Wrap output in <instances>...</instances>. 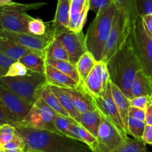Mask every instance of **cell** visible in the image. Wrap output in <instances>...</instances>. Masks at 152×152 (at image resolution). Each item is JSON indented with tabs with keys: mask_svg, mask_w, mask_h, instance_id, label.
Masks as SVG:
<instances>
[{
	"mask_svg": "<svg viewBox=\"0 0 152 152\" xmlns=\"http://www.w3.org/2000/svg\"><path fill=\"white\" fill-rule=\"evenodd\" d=\"M151 103H152V96L148 95L136 96L130 99V104L132 106L142 108L144 110H146Z\"/></svg>",
	"mask_w": 152,
	"mask_h": 152,
	"instance_id": "cell-38",
	"label": "cell"
},
{
	"mask_svg": "<svg viewBox=\"0 0 152 152\" xmlns=\"http://www.w3.org/2000/svg\"><path fill=\"white\" fill-rule=\"evenodd\" d=\"M146 143L142 140L124 138L121 145L115 152H146Z\"/></svg>",
	"mask_w": 152,
	"mask_h": 152,
	"instance_id": "cell-31",
	"label": "cell"
},
{
	"mask_svg": "<svg viewBox=\"0 0 152 152\" xmlns=\"http://www.w3.org/2000/svg\"><path fill=\"white\" fill-rule=\"evenodd\" d=\"M96 137L98 140L96 152H115L124 140L118 129L102 116Z\"/></svg>",
	"mask_w": 152,
	"mask_h": 152,
	"instance_id": "cell-11",
	"label": "cell"
},
{
	"mask_svg": "<svg viewBox=\"0 0 152 152\" xmlns=\"http://www.w3.org/2000/svg\"><path fill=\"white\" fill-rule=\"evenodd\" d=\"M102 62H97L87 78L82 83L86 91L91 96H99L103 91L102 77Z\"/></svg>",
	"mask_w": 152,
	"mask_h": 152,
	"instance_id": "cell-18",
	"label": "cell"
},
{
	"mask_svg": "<svg viewBox=\"0 0 152 152\" xmlns=\"http://www.w3.org/2000/svg\"><path fill=\"white\" fill-rule=\"evenodd\" d=\"M30 51H33V50L20 45L7 38L0 37V53L13 60H19L22 56Z\"/></svg>",
	"mask_w": 152,
	"mask_h": 152,
	"instance_id": "cell-23",
	"label": "cell"
},
{
	"mask_svg": "<svg viewBox=\"0 0 152 152\" xmlns=\"http://www.w3.org/2000/svg\"><path fill=\"white\" fill-rule=\"evenodd\" d=\"M71 99L74 108L80 114L95 109V106L82 83L77 88H64Z\"/></svg>",
	"mask_w": 152,
	"mask_h": 152,
	"instance_id": "cell-15",
	"label": "cell"
},
{
	"mask_svg": "<svg viewBox=\"0 0 152 152\" xmlns=\"http://www.w3.org/2000/svg\"><path fill=\"white\" fill-rule=\"evenodd\" d=\"M47 4L46 2H35L22 4L12 1L7 4L2 11L1 23L3 30L12 32L28 33V23L31 16L26 13L27 10L39 9Z\"/></svg>",
	"mask_w": 152,
	"mask_h": 152,
	"instance_id": "cell-5",
	"label": "cell"
},
{
	"mask_svg": "<svg viewBox=\"0 0 152 152\" xmlns=\"http://www.w3.org/2000/svg\"><path fill=\"white\" fill-rule=\"evenodd\" d=\"M145 111H146L145 123L148 125H152V103L148 105Z\"/></svg>",
	"mask_w": 152,
	"mask_h": 152,
	"instance_id": "cell-47",
	"label": "cell"
},
{
	"mask_svg": "<svg viewBox=\"0 0 152 152\" xmlns=\"http://www.w3.org/2000/svg\"><path fill=\"white\" fill-rule=\"evenodd\" d=\"M117 9L121 10L129 19L132 28L139 17L136 0H114Z\"/></svg>",
	"mask_w": 152,
	"mask_h": 152,
	"instance_id": "cell-29",
	"label": "cell"
},
{
	"mask_svg": "<svg viewBox=\"0 0 152 152\" xmlns=\"http://www.w3.org/2000/svg\"><path fill=\"white\" fill-rule=\"evenodd\" d=\"M12 0H0V5H6V4H10Z\"/></svg>",
	"mask_w": 152,
	"mask_h": 152,
	"instance_id": "cell-49",
	"label": "cell"
},
{
	"mask_svg": "<svg viewBox=\"0 0 152 152\" xmlns=\"http://www.w3.org/2000/svg\"><path fill=\"white\" fill-rule=\"evenodd\" d=\"M144 95L152 96L151 78L141 69L137 71L132 82L131 88V99Z\"/></svg>",
	"mask_w": 152,
	"mask_h": 152,
	"instance_id": "cell-20",
	"label": "cell"
},
{
	"mask_svg": "<svg viewBox=\"0 0 152 152\" xmlns=\"http://www.w3.org/2000/svg\"><path fill=\"white\" fill-rule=\"evenodd\" d=\"M129 117H133V118L137 119V120H142V121L145 122V117H146V111L145 110L142 109V108H137V107L132 106L131 105L129 108Z\"/></svg>",
	"mask_w": 152,
	"mask_h": 152,
	"instance_id": "cell-43",
	"label": "cell"
},
{
	"mask_svg": "<svg viewBox=\"0 0 152 152\" xmlns=\"http://www.w3.org/2000/svg\"><path fill=\"white\" fill-rule=\"evenodd\" d=\"M146 123L145 121L137 120L133 117H129L128 120L127 132L132 137L138 140H142L144 130Z\"/></svg>",
	"mask_w": 152,
	"mask_h": 152,
	"instance_id": "cell-32",
	"label": "cell"
},
{
	"mask_svg": "<svg viewBox=\"0 0 152 152\" xmlns=\"http://www.w3.org/2000/svg\"><path fill=\"white\" fill-rule=\"evenodd\" d=\"M45 59L68 60L69 56L66 49L60 41L56 37H52L45 50Z\"/></svg>",
	"mask_w": 152,
	"mask_h": 152,
	"instance_id": "cell-26",
	"label": "cell"
},
{
	"mask_svg": "<svg viewBox=\"0 0 152 152\" xmlns=\"http://www.w3.org/2000/svg\"><path fill=\"white\" fill-rule=\"evenodd\" d=\"M151 88H152V79H151Z\"/></svg>",
	"mask_w": 152,
	"mask_h": 152,
	"instance_id": "cell-51",
	"label": "cell"
},
{
	"mask_svg": "<svg viewBox=\"0 0 152 152\" xmlns=\"http://www.w3.org/2000/svg\"><path fill=\"white\" fill-rule=\"evenodd\" d=\"M45 74L47 83L51 86H57L62 88H77L80 85V83L74 80L71 77L48 63H46Z\"/></svg>",
	"mask_w": 152,
	"mask_h": 152,
	"instance_id": "cell-16",
	"label": "cell"
},
{
	"mask_svg": "<svg viewBox=\"0 0 152 152\" xmlns=\"http://www.w3.org/2000/svg\"><path fill=\"white\" fill-rule=\"evenodd\" d=\"M90 96L95 108L100 112L101 115L107 119L108 121L111 122L118 129L123 137H127L128 133L125 130L121 117H120V113L113 98L112 93H111V80L108 83L102 94L99 96L90 95Z\"/></svg>",
	"mask_w": 152,
	"mask_h": 152,
	"instance_id": "cell-8",
	"label": "cell"
},
{
	"mask_svg": "<svg viewBox=\"0 0 152 152\" xmlns=\"http://www.w3.org/2000/svg\"><path fill=\"white\" fill-rule=\"evenodd\" d=\"M0 37L8 39L31 50L45 53L46 48L53 37L50 32H48L44 36H36L28 33L12 32L2 30L0 33Z\"/></svg>",
	"mask_w": 152,
	"mask_h": 152,
	"instance_id": "cell-13",
	"label": "cell"
},
{
	"mask_svg": "<svg viewBox=\"0 0 152 152\" xmlns=\"http://www.w3.org/2000/svg\"><path fill=\"white\" fill-rule=\"evenodd\" d=\"M30 70L26 68L20 61L17 60L13 62L9 68L7 74L5 77H19L28 74L30 72Z\"/></svg>",
	"mask_w": 152,
	"mask_h": 152,
	"instance_id": "cell-37",
	"label": "cell"
},
{
	"mask_svg": "<svg viewBox=\"0 0 152 152\" xmlns=\"http://www.w3.org/2000/svg\"><path fill=\"white\" fill-rule=\"evenodd\" d=\"M101 120H102V115L100 112L96 108H95L94 110L80 114L79 123L85 129H87L89 132H91L92 134L94 135L95 137H97Z\"/></svg>",
	"mask_w": 152,
	"mask_h": 152,
	"instance_id": "cell-24",
	"label": "cell"
},
{
	"mask_svg": "<svg viewBox=\"0 0 152 152\" xmlns=\"http://www.w3.org/2000/svg\"><path fill=\"white\" fill-rule=\"evenodd\" d=\"M89 10V0H71L68 29L76 32L83 31Z\"/></svg>",
	"mask_w": 152,
	"mask_h": 152,
	"instance_id": "cell-14",
	"label": "cell"
},
{
	"mask_svg": "<svg viewBox=\"0 0 152 152\" xmlns=\"http://www.w3.org/2000/svg\"><path fill=\"white\" fill-rule=\"evenodd\" d=\"M102 62V86H103V90L106 87L107 84L110 80V74L108 71V66H107L106 62Z\"/></svg>",
	"mask_w": 152,
	"mask_h": 152,
	"instance_id": "cell-44",
	"label": "cell"
},
{
	"mask_svg": "<svg viewBox=\"0 0 152 152\" xmlns=\"http://www.w3.org/2000/svg\"><path fill=\"white\" fill-rule=\"evenodd\" d=\"M15 134L16 128L13 125L7 123L0 125V146L2 147L10 142Z\"/></svg>",
	"mask_w": 152,
	"mask_h": 152,
	"instance_id": "cell-36",
	"label": "cell"
},
{
	"mask_svg": "<svg viewBox=\"0 0 152 152\" xmlns=\"http://www.w3.org/2000/svg\"><path fill=\"white\" fill-rule=\"evenodd\" d=\"M71 0H58L56 13L49 32L52 36L63 30L68 29Z\"/></svg>",
	"mask_w": 152,
	"mask_h": 152,
	"instance_id": "cell-17",
	"label": "cell"
},
{
	"mask_svg": "<svg viewBox=\"0 0 152 152\" xmlns=\"http://www.w3.org/2000/svg\"><path fill=\"white\" fill-rule=\"evenodd\" d=\"M132 26L127 16L119 9L116 10L114 23L105 45L103 62H106L114 53L121 47L132 31Z\"/></svg>",
	"mask_w": 152,
	"mask_h": 152,
	"instance_id": "cell-9",
	"label": "cell"
},
{
	"mask_svg": "<svg viewBox=\"0 0 152 152\" xmlns=\"http://www.w3.org/2000/svg\"><path fill=\"white\" fill-rule=\"evenodd\" d=\"M4 123L13 125L15 127L19 124V122L6 110V108L0 102V124H4Z\"/></svg>",
	"mask_w": 152,
	"mask_h": 152,
	"instance_id": "cell-39",
	"label": "cell"
},
{
	"mask_svg": "<svg viewBox=\"0 0 152 152\" xmlns=\"http://www.w3.org/2000/svg\"><path fill=\"white\" fill-rule=\"evenodd\" d=\"M111 93H112L113 98L115 102L116 105L117 107L120 115L121 117L122 121H123V126H124L125 130L127 132L128 126V120H129V108L131 106L130 99L122 91L121 89L116 86L114 83L111 80ZM128 133V132H127Z\"/></svg>",
	"mask_w": 152,
	"mask_h": 152,
	"instance_id": "cell-19",
	"label": "cell"
},
{
	"mask_svg": "<svg viewBox=\"0 0 152 152\" xmlns=\"http://www.w3.org/2000/svg\"><path fill=\"white\" fill-rule=\"evenodd\" d=\"M15 60L0 53V78L5 77L9 68Z\"/></svg>",
	"mask_w": 152,
	"mask_h": 152,
	"instance_id": "cell-41",
	"label": "cell"
},
{
	"mask_svg": "<svg viewBox=\"0 0 152 152\" xmlns=\"http://www.w3.org/2000/svg\"><path fill=\"white\" fill-rule=\"evenodd\" d=\"M52 37H56L63 45L69 56V61L75 65L80 56L87 51L86 36L83 31L76 32L65 29L56 33Z\"/></svg>",
	"mask_w": 152,
	"mask_h": 152,
	"instance_id": "cell-10",
	"label": "cell"
},
{
	"mask_svg": "<svg viewBox=\"0 0 152 152\" xmlns=\"http://www.w3.org/2000/svg\"><path fill=\"white\" fill-rule=\"evenodd\" d=\"M96 62L97 61L95 59L93 55L88 50L80 56L75 65L80 74L82 83L84 82L85 80L87 78L88 75L93 69Z\"/></svg>",
	"mask_w": 152,
	"mask_h": 152,
	"instance_id": "cell-27",
	"label": "cell"
},
{
	"mask_svg": "<svg viewBox=\"0 0 152 152\" xmlns=\"http://www.w3.org/2000/svg\"><path fill=\"white\" fill-rule=\"evenodd\" d=\"M142 18L145 31L152 37V14L145 15Z\"/></svg>",
	"mask_w": 152,
	"mask_h": 152,
	"instance_id": "cell-46",
	"label": "cell"
},
{
	"mask_svg": "<svg viewBox=\"0 0 152 152\" xmlns=\"http://www.w3.org/2000/svg\"><path fill=\"white\" fill-rule=\"evenodd\" d=\"M16 132L25 143V152H88L92 151L86 144L63 134L19 124Z\"/></svg>",
	"mask_w": 152,
	"mask_h": 152,
	"instance_id": "cell-1",
	"label": "cell"
},
{
	"mask_svg": "<svg viewBox=\"0 0 152 152\" xmlns=\"http://www.w3.org/2000/svg\"><path fill=\"white\" fill-rule=\"evenodd\" d=\"M113 1H114L112 0H89L90 10L97 13L101 10L110 5Z\"/></svg>",
	"mask_w": 152,
	"mask_h": 152,
	"instance_id": "cell-42",
	"label": "cell"
},
{
	"mask_svg": "<svg viewBox=\"0 0 152 152\" xmlns=\"http://www.w3.org/2000/svg\"><path fill=\"white\" fill-rule=\"evenodd\" d=\"M110 80L131 99L132 84L141 65L137 57L132 31L121 47L106 62Z\"/></svg>",
	"mask_w": 152,
	"mask_h": 152,
	"instance_id": "cell-2",
	"label": "cell"
},
{
	"mask_svg": "<svg viewBox=\"0 0 152 152\" xmlns=\"http://www.w3.org/2000/svg\"><path fill=\"white\" fill-rule=\"evenodd\" d=\"M139 16L152 14V0H136Z\"/></svg>",
	"mask_w": 152,
	"mask_h": 152,
	"instance_id": "cell-40",
	"label": "cell"
},
{
	"mask_svg": "<svg viewBox=\"0 0 152 152\" xmlns=\"http://www.w3.org/2000/svg\"><path fill=\"white\" fill-rule=\"evenodd\" d=\"M56 115L57 113L52 109L40 96L33 104L31 111L19 124L34 129H45L59 133L54 124Z\"/></svg>",
	"mask_w": 152,
	"mask_h": 152,
	"instance_id": "cell-7",
	"label": "cell"
},
{
	"mask_svg": "<svg viewBox=\"0 0 152 152\" xmlns=\"http://www.w3.org/2000/svg\"><path fill=\"white\" fill-rule=\"evenodd\" d=\"M47 25L40 19L31 18L28 23V32L36 36H44L47 32Z\"/></svg>",
	"mask_w": 152,
	"mask_h": 152,
	"instance_id": "cell-35",
	"label": "cell"
},
{
	"mask_svg": "<svg viewBox=\"0 0 152 152\" xmlns=\"http://www.w3.org/2000/svg\"><path fill=\"white\" fill-rule=\"evenodd\" d=\"M0 152H3V150H2V147L0 146Z\"/></svg>",
	"mask_w": 152,
	"mask_h": 152,
	"instance_id": "cell-50",
	"label": "cell"
},
{
	"mask_svg": "<svg viewBox=\"0 0 152 152\" xmlns=\"http://www.w3.org/2000/svg\"><path fill=\"white\" fill-rule=\"evenodd\" d=\"M3 152H25V143L22 137L16 132L13 139L2 146Z\"/></svg>",
	"mask_w": 152,
	"mask_h": 152,
	"instance_id": "cell-34",
	"label": "cell"
},
{
	"mask_svg": "<svg viewBox=\"0 0 152 152\" xmlns=\"http://www.w3.org/2000/svg\"><path fill=\"white\" fill-rule=\"evenodd\" d=\"M49 86H50V88L53 91V93L55 94V95L57 96L58 99L61 102L63 108L68 113V114L70 115V117L72 118L74 120H75V121H77V123H79V121H80V114L74 108L71 99H70L68 95L66 94L65 89L62 88L57 87V86H51V85H49Z\"/></svg>",
	"mask_w": 152,
	"mask_h": 152,
	"instance_id": "cell-25",
	"label": "cell"
},
{
	"mask_svg": "<svg viewBox=\"0 0 152 152\" xmlns=\"http://www.w3.org/2000/svg\"><path fill=\"white\" fill-rule=\"evenodd\" d=\"M54 124L56 130L59 134L65 135V136L69 137L74 138V135H73L72 132L71 130V117H65L62 114H57L56 118H55Z\"/></svg>",
	"mask_w": 152,
	"mask_h": 152,
	"instance_id": "cell-33",
	"label": "cell"
},
{
	"mask_svg": "<svg viewBox=\"0 0 152 152\" xmlns=\"http://www.w3.org/2000/svg\"><path fill=\"white\" fill-rule=\"evenodd\" d=\"M117 9L115 2L113 1L108 7L98 12L86 33L87 50L97 62L102 61L103 58L105 45L112 28Z\"/></svg>",
	"mask_w": 152,
	"mask_h": 152,
	"instance_id": "cell-3",
	"label": "cell"
},
{
	"mask_svg": "<svg viewBox=\"0 0 152 152\" xmlns=\"http://www.w3.org/2000/svg\"><path fill=\"white\" fill-rule=\"evenodd\" d=\"M46 84L47 80L44 73L31 71L24 76L0 78V85L12 91L31 104H34L41 96L42 91Z\"/></svg>",
	"mask_w": 152,
	"mask_h": 152,
	"instance_id": "cell-4",
	"label": "cell"
},
{
	"mask_svg": "<svg viewBox=\"0 0 152 152\" xmlns=\"http://www.w3.org/2000/svg\"><path fill=\"white\" fill-rule=\"evenodd\" d=\"M142 140L146 144L152 145V125L146 124L142 136Z\"/></svg>",
	"mask_w": 152,
	"mask_h": 152,
	"instance_id": "cell-45",
	"label": "cell"
},
{
	"mask_svg": "<svg viewBox=\"0 0 152 152\" xmlns=\"http://www.w3.org/2000/svg\"><path fill=\"white\" fill-rule=\"evenodd\" d=\"M28 70L34 72L44 73L45 71V53L40 51H30L22 56L19 60Z\"/></svg>",
	"mask_w": 152,
	"mask_h": 152,
	"instance_id": "cell-21",
	"label": "cell"
},
{
	"mask_svg": "<svg viewBox=\"0 0 152 152\" xmlns=\"http://www.w3.org/2000/svg\"><path fill=\"white\" fill-rule=\"evenodd\" d=\"M46 63L51 65L61 71L62 72L65 73L68 76L71 77L78 83H81V79H80V74L77 69V67L74 64L68 60H57V59H45Z\"/></svg>",
	"mask_w": 152,
	"mask_h": 152,
	"instance_id": "cell-30",
	"label": "cell"
},
{
	"mask_svg": "<svg viewBox=\"0 0 152 152\" xmlns=\"http://www.w3.org/2000/svg\"><path fill=\"white\" fill-rule=\"evenodd\" d=\"M0 125H1V124H0Z\"/></svg>",
	"mask_w": 152,
	"mask_h": 152,
	"instance_id": "cell-53",
	"label": "cell"
},
{
	"mask_svg": "<svg viewBox=\"0 0 152 152\" xmlns=\"http://www.w3.org/2000/svg\"><path fill=\"white\" fill-rule=\"evenodd\" d=\"M71 130L72 132L74 138L76 140L84 142L91 148L92 151H97L98 148V140L96 137L92 134L91 132L77 121L71 118Z\"/></svg>",
	"mask_w": 152,
	"mask_h": 152,
	"instance_id": "cell-22",
	"label": "cell"
},
{
	"mask_svg": "<svg viewBox=\"0 0 152 152\" xmlns=\"http://www.w3.org/2000/svg\"><path fill=\"white\" fill-rule=\"evenodd\" d=\"M0 102L19 123L26 117L33 106L31 102L1 85H0Z\"/></svg>",
	"mask_w": 152,
	"mask_h": 152,
	"instance_id": "cell-12",
	"label": "cell"
},
{
	"mask_svg": "<svg viewBox=\"0 0 152 152\" xmlns=\"http://www.w3.org/2000/svg\"><path fill=\"white\" fill-rule=\"evenodd\" d=\"M41 97L42 98L43 100L53 110H54L57 114H62L65 117H70V115L67 112L66 110L63 108L61 102L58 99L57 96L55 95L53 91L50 88V86L48 84H46L43 88L41 94Z\"/></svg>",
	"mask_w": 152,
	"mask_h": 152,
	"instance_id": "cell-28",
	"label": "cell"
},
{
	"mask_svg": "<svg viewBox=\"0 0 152 152\" xmlns=\"http://www.w3.org/2000/svg\"><path fill=\"white\" fill-rule=\"evenodd\" d=\"M132 34L141 68L152 79V37L145 31L142 16L137 18L132 29Z\"/></svg>",
	"mask_w": 152,
	"mask_h": 152,
	"instance_id": "cell-6",
	"label": "cell"
},
{
	"mask_svg": "<svg viewBox=\"0 0 152 152\" xmlns=\"http://www.w3.org/2000/svg\"><path fill=\"white\" fill-rule=\"evenodd\" d=\"M112 1H114V0H112Z\"/></svg>",
	"mask_w": 152,
	"mask_h": 152,
	"instance_id": "cell-52",
	"label": "cell"
},
{
	"mask_svg": "<svg viewBox=\"0 0 152 152\" xmlns=\"http://www.w3.org/2000/svg\"><path fill=\"white\" fill-rule=\"evenodd\" d=\"M7 5V4H6ZM6 5H0V33L2 31L3 28L1 26V13H2V11L4 10V9L5 8Z\"/></svg>",
	"mask_w": 152,
	"mask_h": 152,
	"instance_id": "cell-48",
	"label": "cell"
}]
</instances>
